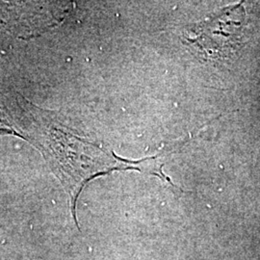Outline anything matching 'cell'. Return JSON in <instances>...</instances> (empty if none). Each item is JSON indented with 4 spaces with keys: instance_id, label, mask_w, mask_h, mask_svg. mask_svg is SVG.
<instances>
[{
    "instance_id": "obj_1",
    "label": "cell",
    "mask_w": 260,
    "mask_h": 260,
    "mask_svg": "<svg viewBox=\"0 0 260 260\" xmlns=\"http://www.w3.org/2000/svg\"><path fill=\"white\" fill-rule=\"evenodd\" d=\"M28 138L41 150L48 166L64 187L70 200L71 211L77 229V200L84 187L95 177L114 171H138L154 176L164 182L171 179L164 174V159L170 155L167 149L149 157L128 160L86 139L75 130L66 126L50 111L27 104Z\"/></svg>"
},
{
    "instance_id": "obj_2",
    "label": "cell",
    "mask_w": 260,
    "mask_h": 260,
    "mask_svg": "<svg viewBox=\"0 0 260 260\" xmlns=\"http://www.w3.org/2000/svg\"><path fill=\"white\" fill-rule=\"evenodd\" d=\"M247 14L243 2L226 6L209 19L185 28L184 44L206 62H222L243 45Z\"/></svg>"
}]
</instances>
